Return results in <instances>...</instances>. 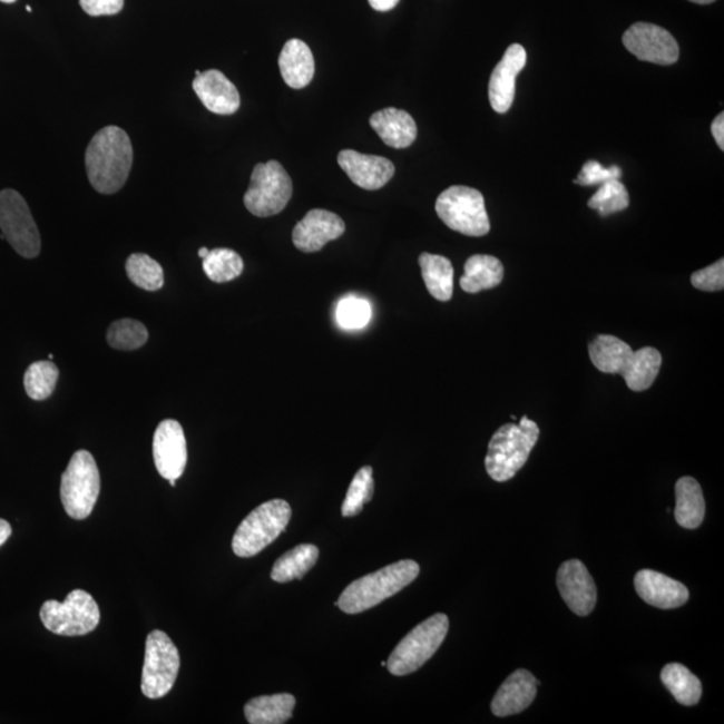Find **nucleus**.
<instances>
[{"instance_id":"f257e3e1","label":"nucleus","mask_w":724,"mask_h":724,"mask_svg":"<svg viewBox=\"0 0 724 724\" xmlns=\"http://www.w3.org/2000/svg\"><path fill=\"white\" fill-rule=\"evenodd\" d=\"M589 358L598 371L620 374L630 391H647L659 376L662 354L655 348L634 351L627 342L610 334H600L589 344Z\"/></svg>"},{"instance_id":"f03ea898","label":"nucleus","mask_w":724,"mask_h":724,"mask_svg":"<svg viewBox=\"0 0 724 724\" xmlns=\"http://www.w3.org/2000/svg\"><path fill=\"white\" fill-rule=\"evenodd\" d=\"M131 164L134 148L130 138L127 131L114 125L97 131L85 155L91 187L104 195L116 194L125 186Z\"/></svg>"},{"instance_id":"7ed1b4c3","label":"nucleus","mask_w":724,"mask_h":724,"mask_svg":"<svg viewBox=\"0 0 724 724\" xmlns=\"http://www.w3.org/2000/svg\"><path fill=\"white\" fill-rule=\"evenodd\" d=\"M419 573L420 566L412 559L388 565L348 585L335 605L348 615L362 614L398 595L418 578Z\"/></svg>"},{"instance_id":"20e7f679","label":"nucleus","mask_w":724,"mask_h":724,"mask_svg":"<svg viewBox=\"0 0 724 724\" xmlns=\"http://www.w3.org/2000/svg\"><path fill=\"white\" fill-rule=\"evenodd\" d=\"M539 438V427L528 417L518 424H505L492 434L485 464L496 482H507L528 462Z\"/></svg>"},{"instance_id":"39448f33","label":"nucleus","mask_w":724,"mask_h":724,"mask_svg":"<svg viewBox=\"0 0 724 724\" xmlns=\"http://www.w3.org/2000/svg\"><path fill=\"white\" fill-rule=\"evenodd\" d=\"M292 507L283 499L262 503L250 512L236 529L233 550L241 558H250L266 549L287 528Z\"/></svg>"},{"instance_id":"423d86ee","label":"nucleus","mask_w":724,"mask_h":724,"mask_svg":"<svg viewBox=\"0 0 724 724\" xmlns=\"http://www.w3.org/2000/svg\"><path fill=\"white\" fill-rule=\"evenodd\" d=\"M449 629L450 620L444 614L433 615L420 623L393 649L387 662L388 671L394 676L417 673L437 654Z\"/></svg>"},{"instance_id":"0eeeda50","label":"nucleus","mask_w":724,"mask_h":724,"mask_svg":"<svg viewBox=\"0 0 724 724\" xmlns=\"http://www.w3.org/2000/svg\"><path fill=\"white\" fill-rule=\"evenodd\" d=\"M101 490L100 471L89 451H77L62 473L61 499L66 515L72 519L88 518Z\"/></svg>"},{"instance_id":"6e6552de","label":"nucleus","mask_w":724,"mask_h":724,"mask_svg":"<svg viewBox=\"0 0 724 724\" xmlns=\"http://www.w3.org/2000/svg\"><path fill=\"white\" fill-rule=\"evenodd\" d=\"M438 216L447 227L467 236H485L490 232V219L485 197L476 188L453 186L440 194Z\"/></svg>"},{"instance_id":"1a4fd4ad","label":"nucleus","mask_w":724,"mask_h":724,"mask_svg":"<svg viewBox=\"0 0 724 724\" xmlns=\"http://www.w3.org/2000/svg\"><path fill=\"white\" fill-rule=\"evenodd\" d=\"M45 628L59 636H84L100 624V608L87 591H70L63 603L46 601L39 612Z\"/></svg>"},{"instance_id":"9d476101","label":"nucleus","mask_w":724,"mask_h":724,"mask_svg":"<svg viewBox=\"0 0 724 724\" xmlns=\"http://www.w3.org/2000/svg\"><path fill=\"white\" fill-rule=\"evenodd\" d=\"M180 669V655L176 645L163 630H154L145 643L141 677L143 694L149 699H160L175 686Z\"/></svg>"},{"instance_id":"9b49d317","label":"nucleus","mask_w":724,"mask_h":724,"mask_svg":"<svg viewBox=\"0 0 724 724\" xmlns=\"http://www.w3.org/2000/svg\"><path fill=\"white\" fill-rule=\"evenodd\" d=\"M292 195V179L281 163L272 160L256 164L243 202L253 215L268 217L282 213Z\"/></svg>"},{"instance_id":"f8f14e48","label":"nucleus","mask_w":724,"mask_h":724,"mask_svg":"<svg viewBox=\"0 0 724 724\" xmlns=\"http://www.w3.org/2000/svg\"><path fill=\"white\" fill-rule=\"evenodd\" d=\"M0 229L4 239L23 258H36L41 253V235L35 217L23 196L14 189L0 193Z\"/></svg>"},{"instance_id":"ddd939ff","label":"nucleus","mask_w":724,"mask_h":724,"mask_svg":"<svg viewBox=\"0 0 724 724\" xmlns=\"http://www.w3.org/2000/svg\"><path fill=\"white\" fill-rule=\"evenodd\" d=\"M623 43L640 61L668 66L679 59V45L661 26L638 22L624 32Z\"/></svg>"},{"instance_id":"4468645a","label":"nucleus","mask_w":724,"mask_h":724,"mask_svg":"<svg viewBox=\"0 0 724 724\" xmlns=\"http://www.w3.org/2000/svg\"><path fill=\"white\" fill-rule=\"evenodd\" d=\"M154 459L164 479H179L186 470L188 451L186 434L179 421H162L154 437Z\"/></svg>"},{"instance_id":"2eb2a0df","label":"nucleus","mask_w":724,"mask_h":724,"mask_svg":"<svg viewBox=\"0 0 724 724\" xmlns=\"http://www.w3.org/2000/svg\"><path fill=\"white\" fill-rule=\"evenodd\" d=\"M557 587L564 601L578 616H588L597 603V588L590 573L578 559H570L559 566Z\"/></svg>"},{"instance_id":"dca6fc26","label":"nucleus","mask_w":724,"mask_h":724,"mask_svg":"<svg viewBox=\"0 0 724 724\" xmlns=\"http://www.w3.org/2000/svg\"><path fill=\"white\" fill-rule=\"evenodd\" d=\"M345 233V223L326 209H312L293 229L294 246L302 253H317Z\"/></svg>"},{"instance_id":"f3484780","label":"nucleus","mask_w":724,"mask_h":724,"mask_svg":"<svg viewBox=\"0 0 724 724\" xmlns=\"http://www.w3.org/2000/svg\"><path fill=\"white\" fill-rule=\"evenodd\" d=\"M528 62L522 45H511L493 69L489 84V98L497 114H506L515 102L516 80Z\"/></svg>"},{"instance_id":"a211bd4d","label":"nucleus","mask_w":724,"mask_h":724,"mask_svg":"<svg viewBox=\"0 0 724 724\" xmlns=\"http://www.w3.org/2000/svg\"><path fill=\"white\" fill-rule=\"evenodd\" d=\"M339 164L355 186L368 190L383 188L397 170L385 157L362 155L353 149L341 150Z\"/></svg>"},{"instance_id":"6ab92c4d","label":"nucleus","mask_w":724,"mask_h":724,"mask_svg":"<svg viewBox=\"0 0 724 724\" xmlns=\"http://www.w3.org/2000/svg\"><path fill=\"white\" fill-rule=\"evenodd\" d=\"M635 588L642 600L661 609L679 608L689 598V591L682 583L649 569L637 573Z\"/></svg>"},{"instance_id":"aec40b11","label":"nucleus","mask_w":724,"mask_h":724,"mask_svg":"<svg viewBox=\"0 0 724 724\" xmlns=\"http://www.w3.org/2000/svg\"><path fill=\"white\" fill-rule=\"evenodd\" d=\"M193 88L204 107L215 115H234L241 107L238 89L219 70L200 72L196 76Z\"/></svg>"},{"instance_id":"412c9836","label":"nucleus","mask_w":724,"mask_h":724,"mask_svg":"<svg viewBox=\"0 0 724 724\" xmlns=\"http://www.w3.org/2000/svg\"><path fill=\"white\" fill-rule=\"evenodd\" d=\"M538 682L529 671L517 669L511 674L491 702L492 714L499 717L517 715L535 702Z\"/></svg>"},{"instance_id":"4be33fe9","label":"nucleus","mask_w":724,"mask_h":724,"mask_svg":"<svg viewBox=\"0 0 724 724\" xmlns=\"http://www.w3.org/2000/svg\"><path fill=\"white\" fill-rule=\"evenodd\" d=\"M371 127L388 147L403 149L411 147L418 137V127L413 117L405 110L387 108L371 117Z\"/></svg>"},{"instance_id":"5701e85b","label":"nucleus","mask_w":724,"mask_h":724,"mask_svg":"<svg viewBox=\"0 0 724 724\" xmlns=\"http://www.w3.org/2000/svg\"><path fill=\"white\" fill-rule=\"evenodd\" d=\"M280 70L283 81L293 89H304L312 82L315 71L314 57L301 39H290L281 51Z\"/></svg>"},{"instance_id":"b1692460","label":"nucleus","mask_w":724,"mask_h":724,"mask_svg":"<svg viewBox=\"0 0 724 724\" xmlns=\"http://www.w3.org/2000/svg\"><path fill=\"white\" fill-rule=\"evenodd\" d=\"M675 492L676 522L684 529L694 530L699 528L704 516H706V502H704L701 485L694 478L684 477L677 480Z\"/></svg>"},{"instance_id":"393cba45","label":"nucleus","mask_w":724,"mask_h":724,"mask_svg":"<svg viewBox=\"0 0 724 724\" xmlns=\"http://www.w3.org/2000/svg\"><path fill=\"white\" fill-rule=\"evenodd\" d=\"M505 270L502 262L491 255H472L467 260L460 287L466 293L477 294L483 290L497 287L502 282Z\"/></svg>"},{"instance_id":"a878e982","label":"nucleus","mask_w":724,"mask_h":724,"mask_svg":"<svg viewBox=\"0 0 724 724\" xmlns=\"http://www.w3.org/2000/svg\"><path fill=\"white\" fill-rule=\"evenodd\" d=\"M295 697L275 694L254 697L246 703L245 715L252 724H283L293 716Z\"/></svg>"},{"instance_id":"bb28decb","label":"nucleus","mask_w":724,"mask_h":724,"mask_svg":"<svg viewBox=\"0 0 724 724\" xmlns=\"http://www.w3.org/2000/svg\"><path fill=\"white\" fill-rule=\"evenodd\" d=\"M421 275L434 300L447 302L453 293V267L446 256L423 253L419 256Z\"/></svg>"},{"instance_id":"cd10ccee","label":"nucleus","mask_w":724,"mask_h":724,"mask_svg":"<svg viewBox=\"0 0 724 724\" xmlns=\"http://www.w3.org/2000/svg\"><path fill=\"white\" fill-rule=\"evenodd\" d=\"M320 550L314 545H299L276 559L272 578L275 583L285 584L301 579L317 564Z\"/></svg>"},{"instance_id":"c85d7f7f","label":"nucleus","mask_w":724,"mask_h":724,"mask_svg":"<svg viewBox=\"0 0 724 724\" xmlns=\"http://www.w3.org/2000/svg\"><path fill=\"white\" fill-rule=\"evenodd\" d=\"M662 682L683 706H695L702 697V683L679 663L667 664L662 671Z\"/></svg>"},{"instance_id":"c756f323","label":"nucleus","mask_w":724,"mask_h":724,"mask_svg":"<svg viewBox=\"0 0 724 724\" xmlns=\"http://www.w3.org/2000/svg\"><path fill=\"white\" fill-rule=\"evenodd\" d=\"M245 268L242 256L229 248L209 250L203 260V270L208 278L216 283H226L238 278Z\"/></svg>"},{"instance_id":"7c9ffc66","label":"nucleus","mask_w":724,"mask_h":724,"mask_svg":"<svg viewBox=\"0 0 724 724\" xmlns=\"http://www.w3.org/2000/svg\"><path fill=\"white\" fill-rule=\"evenodd\" d=\"M59 371L55 362L37 361L25 373V390L29 398L37 401L49 399L55 392Z\"/></svg>"},{"instance_id":"2f4dec72","label":"nucleus","mask_w":724,"mask_h":724,"mask_svg":"<svg viewBox=\"0 0 724 724\" xmlns=\"http://www.w3.org/2000/svg\"><path fill=\"white\" fill-rule=\"evenodd\" d=\"M127 274L137 287L156 292L164 285V272L159 262L147 254H131L127 261Z\"/></svg>"},{"instance_id":"473e14b6","label":"nucleus","mask_w":724,"mask_h":724,"mask_svg":"<svg viewBox=\"0 0 724 724\" xmlns=\"http://www.w3.org/2000/svg\"><path fill=\"white\" fill-rule=\"evenodd\" d=\"M373 491V469L371 466L362 467L349 486L344 503H342V516H358L364 509L365 503L372 499Z\"/></svg>"},{"instance_id":"72a5a7b5","label":"nucleus","mask_w":724,"mask_h":724,"mask_svg":"<svg viewBox=\"0 0 724 724\" xmlns=\"http://www.w3.org/2000/svg\"><path fill=\"white\" fill-rule=\"evenodd\" d=\"M107 339L109 345L117 351H135L147 344L148 331L141 322L124 319L109 326Z\"/></svg>"},{"instance_id":"f704fd0d","label":"nucleus","mask_w":724,"mask_h":724,"mask_svg":"<svg viewBox=\"0 0 724 724\" xmlns=\"http://www.w3.org/2000/svg\"><path fill=\"white\" fill-rule=\"evenodd\" d=\"M588 206L601 216H608L627 209L629 194L620 180H609L601 184L597 193L590 197Z\"/></svg>"},{"instance_id":"c9c22d12","label":"nucleus","mask_w":724,"mask_h":724,"mask_svg":"<svg viewBox=\"0 0 724 724\" xmlns=\"http://www.w3.org/2000/svg\"><path fill=\"white\" fill-rule=\"evenodd\" d=\"M339 325L346 331H359L370 324L372 307L370 302L359 297H345L339 302L335 311Z\"/></svg>"},{"instance_id":"e433bc0d","label":"nucleus","mask_w":724,"mask_h":724,"mask_svg":"<svg viewBox=\"0 0 724 724\" xmlns=\"http://www.w3.org/2000/svg\"><path fill=\"white\" fill-rule=\"evenodd\" d=\"M623 170L616 166L610 168H605L600 163L596 160H589L584 164L581 173L577 176L575 180L579 186H597V184H604L609 180H620Z\"/></svg>"},{"instance_id":"4c0bfd02","label":"nucleus","mask_w":724,"mask_h":724,"mask_svg":"<svg viewBox=\"0 0 724 724\" xmlns=\"http://www.w3.org/2000/svg\"><path fill=\"white\" fill-rule=\"evenodd\" d=\"M691 283L702 292H721L724 287V261L720 260L691 276Z\"/></svg>"},{"instance_id":"58836bf2","label":"nucleus","mask_w":724,"mask_h":724,"mask_svg":"<svg viewBox=\"0 0 724 724\" xmlns=\"http://www.w3.org/2000/svg\"><path fill=\"white\" fill-rule=\"evenodd\" d=\"M124 3L125 0H80L82 10L90 17L116 16Z\"/></svg>"},{"instance_id":"ea45409f","label":"nucleus","mask_w":724,"mask_h":724,"mask_svg":"<svg viewBox=\"0 0 724 724\" xmlns=\"http://www.w3.org/2000/svg\"><path fill=\"white\" fill-rule=\"evenodd\" d=\"M711 134H713L715 141L720 148L724 149V115H717L713 125H711Z\"/></svg>"},{"instance_id":"a19ab883","label":"nucleus","mask_w":724,"mask_h":724,"mask_svg":"<svg viewBox=\"0 0 724 724\" xmlns=\"http://www.w3.org/2000/svg\"><path fill=\"white\" fill-rule=\"evenodd\" d=\"M368 2H370L373 10L384 12L397 8L400 0H368Z\"/></svg>"},{"instance_id":"79ce46f5","label":"nucleus","mask_w":724,"mask_h":724,"mask_svg":"<svg viewBox=\"0 0 724 724\" xmlns=\"http://www.w3.org/2000/svg\"><path fill=\"white\" fill-rule=\"evenodd\" d=\"M11 531L12 530L10 524L0 518V546L8 541L9 537L11 536Z\"/></svg>"},{"instance_id":"37998d69","label":"nucleus","mask_w":724,"mask_h":724,"mask_svg":"<svg viewBox=\"0 0 724 724\" xmlns=\"http://www.w3.org/2000/svg\"><path fill=\"white\" fill-rule=\"evenodd\" d=\"M208 253H209V250H208L207 247H202V248L199 250V256H200V258H202V260L206 258V256L208 255Z\"/></svg>"},{"instance_id":"c03bdc74","label":"nucleus","mask_w":724,"mask_h":724,"mask_svg":"<svg viewBox=\"0 0 724 724\" xmlns=\"http://www.w3.org/2000/svg\"><path fill=\"white\" fill-rule=\"evenodd\" d=\"M691 2L697 3V4H710L715 2V0H691Z\"/></svg>"},{"instance_id":"a18cd8bd","label":"nucleus","mask_w":724,"mask_h":724,"mask_svg":"<svg viewBox=\"0 0 724 724\" xmlns=\"http://www.w3.org/2000/svg\"><path fill=\"white\" fill-rule=\"evenodd\" d=\"M0 2L11 4V3L17 2V0H0Z\"/></svg>"},{"instance_id":"49530a36","label":"nucleus","mask_w":724,"mask_h":724,"mask_svg":"<svg viewBox=\"0 0 724 724\" xmlns=\"http://www.w3.org/2000/svg\"><path fill=\"white\" fill-rule=\"evenodd\" d=\"M169 485L173 486V487H175V486H176V480H175V479H170V480H169Z\"/></svg>"},{"instance_id":"de8ad7c7","label":"nucleus","mask_w":724,"mask_h":724,"mask_svg":"<svg viewBox=\"0 0 724 724\" xmlns=\"http://www.w3.org/2000/svg\"><path fill=\"white\" fill-rule=\"evenodd\" d=\"M26 10H28L29 12H31V8H30V6H28V8H26Z\"/></svg>"}]
</instances>
